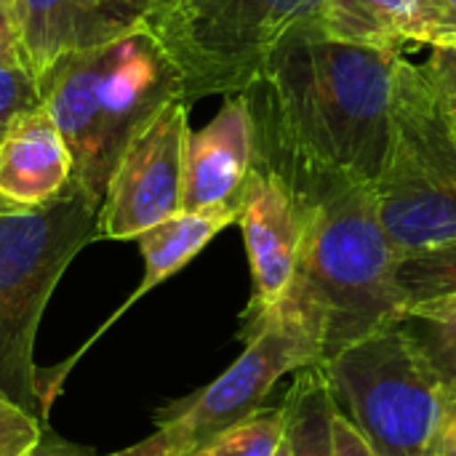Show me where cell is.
I'll return each mask as SVG.
<instances>
[{
    "label": "cell",
    "instance_id": "cell-1",
    "mask_svg": "<svg viewBox=\"0 0 456 456\" xmlns=\"http://www.w3.org/2000/svg\"><path fill=\"white\" fill-rule=\"evenodd\" d=\"M403 53L291 35L243 91L254 120V166L302 200L374 184L390 144L395 69Z\"/></svg>",
    "mask_w": 456,
    "mask_h": 456
},
{
    "label": "cell",
    "instance_id": "cell-2",
    "mask_svg": "<svg viewBox=\"0 0 456 456\" xmlns=\"http://www.w3.org/2000/svg\"><path fill=\"white\" fill-rule=\"evenodd\" d=\"M371 187L347 184L305 200L302 251L281 305L318 334L323 361L406 315L395 281L401 254L379 222Z\"/></svg>",
    "mask_w": 456,
    "mask_h": 456
},
{
    "label": "cell",
    "instance_id": "cell-3",
    "mask_svg": "<svg viewBox=\"0 0 456 456\" xmlns=\"http://www.w3.org/2000/svg\"><path fill=\"white\" fill-rule=\"evenodd\" d=\"M37 91L69 147L72 182L99 203L134 134L166 104L184 99L174 59L144 24L61 56L37 77Z\"/></svg>",
    "mask_w": 456,
    "mask_h": 456
},
{
    "label": "cell",
    "instance_id": "cell-4",
    "mask_svg": "<svg viewBox=\"0 0 456 456\" xmlns=\"http://www.w3.org/2000/svg\"><path fill=\"white\" fill-rule=\"evenodd\" d=\"M99 208L69 179L53 200L0 214V395L40 419L51 398L35 366L37 326L69 262L99 238Z\"/></svg>",
    "mask_w": 456,
    "mask_h": 456
},
{
    "label": "cell",
    "instance_id": "cell-5",
    "mask_svg": "<svg viewBox=\"0 0 456 456\" xmlns=\"http://www.w3.org/2000/svg\"><path fill=\"white\" fill-rule=\"evenodd\" d=\"M371 190L401 256L456 238V134L425 69L406 56L398 59L390 144Z\"/></svg>",
    "mask_w": 456,
    "mask_h": 456
},
{
    "label": "cell",
    "instance_id": "cell-6",
    "mask_svg": "<svg viewBox=\"0 0 456 456\" xmlns=\"http://www.w3.org/2000/svg\"><path fill=\"white\" fill-rule=\"evenodd\" d=\"M323 0H150L144 27L174 59L184 99L243 94L265 61L305 29Z\"/></svg>",
    "mask_w": 456,
    "mask_h": 456
},
{
    "label": "cell",
    "instance_id": "cell-7",
    "mask_svg": "<svg viewBox=\"0 0 456 456\" xmlns=\"http://www.w3.org/2000/svg\"><path fill=\"white\" fill-rule=\"evenodd\" d=\"M321 369L339 414L374 454L430 452L449 393L401 321L342 347Z\"/></svg>",
    "mask_w": 456,
    "mask_h": 456
},
{
    "label": "cell",
    "instance_id": "cell-8",
    "mask_svg": "<svg viewBox=\"0 0 456 456\" xmlns=\"http://www.w3.org/2000/svg\"><path fill=\"white\" fill-rule=\"evenodd\" d=\"M238 339L243 342V353L224 374L158 411V433L184 456H192L227 428L262 411L267 395L286 374L323 361L318 334L286 305L243 326Z\"/></svg>",
    "mask_w": 456,
    "mask_h": 456
},
{
    "label": "cell",
    "instance_id": "cell-9",
    "mask_svg": "<svg viewBox=\"0 0 456 456\" xmlns=\"http://www.w3.org/2000/svg\"><path fill=\"white\" fill-rule=\"evenodd\" d=\"M187 102L166 104L123 150L99 208V238L136 240L182 211Z\"/></svg>",
    "mask_w": 456,
    "mask_h": 456
},
{
    "label": "cell",
    "instance_id": "cell-10",
    "mask_svg": "<svg viewBox=\"0 0 456 456\" xmlns=\"http://www.w3.org/2000/svg\"><path fill=\"white\" fill-rule=\"evenodd\" d=\"M238 224L251 265V302L240 315L243 329L286 297L302 251L307 203L281 176L254 166L240 195Z\"/></svg>",
    "mask_w": 456,
    "mask_h": 456
},
{
    "label": "cell",
    "instance_id": "cell-11",
    "mask_svg": "<svg viewBox=\"0 0 456 456\" xmlns=\"http://www.w3.org/2000/svg\"><path fill=\"white\" fill-rule=\"evenodd\" d=\"M254 168V120L246 94L227 96L224 107L184 142L182 211L238 206Z\"/></svg>",
    "mask_w": 456,
    "mask_h": 456
},
{
    "label": "cell",
    "instance_id": "cell-12",
    "mask_svg": "<svg viewBox=\"0 0 456 456\" xmlns=\"http://www.w3.org/2000/svg\"><path fill=\"white\" fill-rule=\"evenodd\" d=\"M16 5L27 69L37 80L61 56L142 27L150 0H16Z\"/></svg>",
    "mask_w": 456,
    "mask_h": 456
},
{
    "label": "cell",
    "instance_id": "cell-13",
    "mask_svg": "<svg viewBox=\"0 0 456 456\" xmlns=\"http://www.w3.org/2000/svg\"><path fill=\"white\" fill-rule=\"evenodd\" d=\"M69 179L72 155L45 107L19 115L0 139V195L32 208L53 200Z\"/></svg>",
    "mask_w": 456,
    "mask_h": 456
},
{
    "label": "cell",
    "instance_id": "cell-14",
    "mask_svg": "<svg viewBox=\"0 0 456 456\" xmlns=\"http://www.w3.org/2000/svg\"><path fill=\"white\" fill-rule=\"evenodd\" d=\"M321 29L331 40L403 53L430 45V0H323Z\"/></svg>",
    "mask_w": 456,
    "mask_h": 456
},
{
    "label": "cell",
    "instance_id": "cell-15",
    "mask_svg": "<svg viewBox=\"0 0 456 456\" xmlns=\"http://www.w3.org/2000/svg\"><path fill=\"white\" fill-rule=\"evenodd\" d=\"M238 206L214 211H179L166 222L150 227L144 235H139L136 243L144 256V278L139 289L131 294V299L120 307V313H126L147 291L176 275L182 267H187L224 227L238 222Z\"/></svg>",
    "mask_w": 456,
    "mask_h": 456
},
{
    "label": "cell",
    "instance_id": "cell-16",
    "mask_svg": "<svg viewBox=\"0 0 456 456\" xmlns=\"http://www.w3.org/2000/svg\"><path fill=\"white\" fill-rule=\"evenodd\" d=\"M283 411L291 456H334L337 403L321 363L294 374V385L283 398Z\"/></svg>",
    "mask_w": 456,
    "mask_h": 456
},
{
    "label": "cell",
    "instance_id": "cell-17",
    "mask_svg": "<svg viewBox=\"0 0 456 456\" xmlns=\"http://www.w3.org/2000/svg\"><path fill=\"white\" fill-rule=\"evenodd\" d=\"M395 281L406 310L456 297V238L398 259Z\"/></svg>",
    "mask_w": 456,
    "mask_h": 456
},
{
    "label": "cell",
    "instance_id": "cell-18",
    "mask_svg": "<svg viewBox=\"0 0 456 456\" xmlns=\"http://www.w3.org/2000/svg\"><path fill=\"white\" fill-rule=\"evenodd\" d=\"M403 329L419 345L449 395H456V297L406 310Z\"/></svg>",
    "mask_w": 456,
    "mask_h": 456
},
{
    "label": "cell",
    "instance_id": "cell-19",
    "mask_svg": "<svg viewBox=\"0 0 456 456\" xmlns=\"http://www.w3.org/2000/svg\"><path fill=\"white\" fill-rule=\"evenodd\" d=\"M286 436L283 403L262 409L254 417L227 428L192 456H275Z\"/></svg>",
    "mask_w": 456,
    "mask_h": 456
},
{
    "label": "cell",
    "instance_id": "cell-20",
    "mask_svg": "<svg viewBox=\"0 0 456 456\" xmlns=\"http://www.w3.org/2000/svg\"><path fill=\"white\" fill-rule=\"evenodd\" d=\"M45 419L0 395V456H35L45 444Z\"/></svg>",
    "mask_w": 456,
    "mask_h": 456
},
{
    "label": "cell",
    "instance_id": "cell-21",
    "mask_svg": "<svg viewBox=\"0 0 456 456\" xmlns=\"http://www.w3.org/2000/svg\"><path fill=\"white\" fill-rule=\"evenodd\" d=\"M40 91H37V80L29 75V69L24 67H3L0 64V139L5 136L8 126L40 107Z\"/></svg>",
    "mask_w": 456,
    "mask_h": 456
},
{
    "label": "cell",
    "instance_id": "cell-22",
    "mask_svg": "<svg viewBox=\"0 0 456 456\" xmlns=\"http://www.w3.org/2000/svg\"><path fill=\"white\" fill-rule=\"evenodd\" d=\"M428 80L433 83L444 110H446V118L452 123L456 134V45H441V48H433L430 59L422 64Z\"/></svg>",
    "mask_w": 456,
    "mask_h": 456
},
{
    "label": "cell",
    "instance_id": "cell-23",
    "mask_svg": "<svg viewBox=\"0 0 456 456\" xmlns=\"http://www.w3.org/2000/svg\"><path fill=\"white\" fill-rule=\"evenodd\" d=\"M0 64L27 69L21 16H19L16 0H0Z\"/></svg>",
    "mask_w": 456,
    "mask_h": 456
},
{
    "label": "cell",
    "instance_id": "cell-24",
    "mask_svg": "<svg viewBox=\"0 0 456 456\" xmlns=\"http://www.w3.org/2000/svg\"><path fill=\"white\" fill-rule=\"evenodd\" d=\"M430 45H456V0H430Z\"/></svg>",
    "mask_w": 456,
    "mask_h": 456
},
{
    "label": "cell",
    "instance_id": "cell-25",
    "mask_svg": "<svg viewBox=\"0 0 456 456\" xmlns=\"http://www.w3.org/2000/svg\"><path fill=\"white\" fill-rule=\"evenodd\" d=\"M334 456H377L345 414H334Z\"/></svg>",
    "mask_w": 456,
    "mask_h": 456
},
{
    "label": "cell",
    "instance_id": "cell-26",
    "mask_svg": "<svg viewBox=\"0 0 456 456\" xmlns=\"http://www.w3.org/2000/svg\"><path fill=\"white\" fill-rule=\"evenodd\" d=\"M430 452H438L444 456H456V395H449L433 436Z\"/></svg>",
    "mask_w": 456,
    "mask_h": 456
},
{
    "label": "cell",
    "instance_id": "cell-27",
    "mask_svg": "<svg viewBox=\"0 0 456 456\" xmlns=\"http://www.w3.org/2000/svg\"><path fill=\"white\" fill-rule=\"evenodd\" d=\"M107 456H184L182 452H176L168 441H166V436L163 433H152L150 438H144L142 444H136V446H131V449H123V452H118V454H107Z\"/></svg>",
    "mask_w": 456,
    "mask_h": 456
},
{
    "label": "cell",
    "instance_id": "cell-28",
    "mask_svg": "<svg viewBox=\"0 0 456 456\" xmlns=\"http://www.w3.org/2000/svg\"><path fill=\"white\" fill-rule=\"evenodd\" d=\"M64 454H67V452H64V449H59L56 444H51V446H48V444H43V446H40V452H37L35 456H64Z\"/></svg>",
    "mask_w": 456,
    "mask_h": 456
},
{
    "label": "cell",
    "instance_id": "cell-29",
    "mask_svg": "<svg viewBox=\"0 0 456 456\" xmlns=\"http://www.w3.org/2000/svg\"><path fill=\"white\" fill-rule=\"evenodd\" d=\"M21 206H16V203H11L8 198H3L0 195V214H11V211H19Z\"/></svg>",
    "mask_w": 456,
    "mask_h": 456
},
{
    "label": "cell",
    "instance_id": "cell-30",
    "mask_svg": "<svg viewBox=\"0 0 456 456\" xmlns=\"http://www.w3.org/2000/svg\"><path fill=\"white\" fill-rule=\"evenodd\" d=\"M275 456H291V444H289L286 436H283V444H281V449H278V454Z\"/></svg>",
    "mask_w": 456,
    "mask_h": 456
},
{
    "label": "cell",
    "instance_id": "cell-31",
    "mask_svg": "<svg viewBox=\"0 0 456 456\" xmlns=\"http://www.w3.org/2000/svg\"><path fill=\"white\" fill-rule=\"evenodd\" d=\"M417 456H444V454H438V452H425V454H417Z\"/></svg>",
    "mask_w": 456,
    "mask_h": 456
},
{
    "label": "cell",
    "instance_id": "cell-32",
    "mask_svg": "<svg viewBox=\"0 0 456 456\" xmlns=\"http://www.w3.org/2000/svg\"><path fill=\"white\" fill-rule=\"evenodd\" d=\"M64 456H75V454H64Z\"/></svg>",
    "mask_w": 456,
    "mask_h": 456
}]
</instances>
